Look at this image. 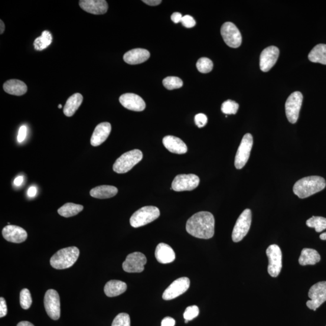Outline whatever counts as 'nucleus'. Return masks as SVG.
<instances>
[{"label":"nucleus","instance_id":"27","mask_svg":"<svg viewBox=\"0 0 326 326\" xmlns=\"http://www.w3.org/2000/svg\"><path fill=\"white\" fill-rule=\"evenodd\" d=\"M83 102V96L80 93L73 94L68 98L64 107V113L67 117L74 115Z\"/></svg>","mask_w":326,"mask_h":326},{"label":"nucleus","instance_id":"44","mask_svg":"<svg viewBox=\"0 0 326 326\" xmlns=\"http://www.w3.org/2000/svg\"><path fill=\"white\" fill-rule=\"evenodd\" d=\"M182 17H183V16H182L181 13L175 12L172 15L171 19L174 23L177 24L178 22H181Z\"/></svg>","mask_w":326,"mask_h":326},{"label":"nucleus","instance_id":"7","mask_svg":"<svg viewBox=\"0 0 326 326\" xmlns=\"http://www.w3.org/2000/svg\"><path fill=\"white\" fill-rule=\"evenodd\" d=\"M253 145V138L250 133H246L241 141L235 156L234 165L237 169H242L247 164Z\"/></svg>","mask_w":326,"mask_h":326},{"label":"nucleus","instance_id":"34","mask_svg":"<svg viewBox=\"0 0 326 326\" xmlns=\"http://www.w3.org/2000/svg\"><path fill=\"white\" fill-rule=\"evenodd\" d=\"M197 67L202 73H209L213 68V62L207 58H201L197 62Z\"/></svg>","mask_w":326,"mask_h":326},{"label":"nucleus","instance_id":"37","mask_svg":"<svg viewBox=\"0 0 326 326\" xmlns=\"http://www.w3.org/2000/svg\"><path fill=\"white\" fill-rule=\"evenodd\" d=\"M112 326H130L129 315L126 313H120L114 319Z\"/></svg>","mask_w":326,"mask_h":326},{"label":"nucleus","instance_id":"8","mask_svg":"<svg viewBox=\"0 0 326 326\" xmlns=\"http://www.w3.org/2000/svg\"><path fill=\"white\" fill-rule=\"evenodd\" d=\"M303 97L302 93L295 91L289 96L285 104L287 119L291 123L297 122L301 111Z\"/></svg>","mask_w":326,"mask_h":326},{"label":"nucleus","instance_id":"26","mask_svg":"<svg viewBox=\"0 0 326 326\" xmlns=\"http://www.w3.org/2000/svg\"><path fill=\"white\" fill-rule=\"evenodd\" d=\"M118 193V189L112 185H100L91 189V197L98 199H107L113 198Z\"/></svg>","mask_w":326,"mask_h":326},{"label":"nucleus","instance_id":"48","mask_svg":"<svg viewBox=\"0 0 326 326\" xmlns=\"http://www.w3.org/2000/svg\"><path fill=\"white\" fill-rule=\"evenodd\" d=\"M17 326H34V325L29 321H21L19 322Z\"/></svg>","mask_w":326,"mask_h":326},{"label":"nucleus","instance_id":"28","mask_svg":"<svg viewBox=\"0 0 326 326\" xmlns=\"http://www.w3.org/2000/svg\"><path fill=\"white\" fill-rule=\"evenodd\" d=\"M320 260V255L317 251L311 249H304L302 251L298 262L302 266L314 265Z\"/></svg>","mask_w":326,"mask_h":326},{"label":"nucleus","instance_id":"2","mask_svg":"<svg viewBox=\"0 0 326 326\" xmlns=\"http://www.w3.org/2000/svg\"><path fill=\"white\" fill-rule=\"evenodd\" d=\"M326 185L325 179L319 176H311L300 179L293 185V191L300 198L304 199L323 190Z\"/></svg>","mask_w":326,"mask_h":326},{"label":"nucleus","instance_id":"12","mask_svg":"<svg viewBox=\"0 0 326 326\" xmlns=\"http://www.w3.org/2000/svg\"><path fill=\"white\" fill-rule=\"evenodd\" d=\"M222 37L226 44L231 48H237L242 44V35L239 29L232 22H227L222 26Z\"/></svg>","mask_w":326,"mask_h":326},{"label":"nucleus","instance_id":"32","mask_svg":"<svg viewBox=\"0 0 326 326\" xmlns=\"http://www.w3.org/2000/svg\"><path fill=\"white\" fill-rule=\"evenodd\" d=\"M306 225L310 228H314L319 233L326 229V218L321 216H312L306 221Z\"/></svg>","mask_w":326,"mask_h":326},{"label":"nucleus","instance_id":"16","mask_svg":"<svg viewBox=\"0 0 326 326\" xmlns=\"http://www.w3.org/2000/svg\"><path fill=\"white\" fill-rule=\"evenodd\" d=\"M279 49L275 46H269L264 49L260 57V68L263 72L271 69L279 57Z\"/></svg>","mask_w":326,"mask_h":326},{"label":"nucleus","instance_id":"5","mask_svg":"<svg viewBox=\"0 0 326 326\" xmlns=\"http://www.w3.org/2000/svg\"><path fill=\"white\" fill-rule=\"evenodd\" d=\"M160 215L157 207L154 206L143 207L136 211L130 218V224L133 228L145 226L152 223Z\"/></svg>","mask_w":326,"mask_h":326},{"label":"nucleus","instance_id":"13","mask_svg":"<svg viewBox=\"0 0 326 326\" xmlns=\"http://www.w3.org/2000/svg\"><path fill=\"white\" fill-rule=\"evenodd\" d=\"M200 181V178L194 174L178 175L172 182V190L176 192L193 191L198 186Z\"/></svg>","mask_w":326,"mask_h":326},{"label":"nucleus","instance_id":"33","mask_svg":"<svg viewBox=\"0 0 326 326\" xmlns=\"http://www.w3.org/2000/svg\"><path fill=\"white\" fill-rule=\"evenodd\" d=\"M163 86L169 90L180 89L183 86L182 80L178 77L169 76L162 80Z\"/></svg>","mask_w":326,"mask_h":326},{"label":"nucleus","instance_id":"51","mask_svg":"<svg viewBox=\"0 0 326 326\" xmlns=\"http://www.w3.org/2000/svg\"><path fill=\"white\" fill-rule=\"evenodd\" d=\"M58 107L60 109L62 108V105H59Z\"/></svg>","mask_w":326,"mask_h":326},{"label":"nucleus","instance_id":"23","mask_svg":"<svg viewBox=\"0 0 326 326\" xmlns=\"http://www.w3.org/2000/svg\"><path fill=\"white\" fill-rule=\"evenodd\" d=\"M155 256L158 262L162 264L170 263L175 259V253L172 248L165 243H159L156 248Z\"/></svg>","mask_w":326,"mask_h":326},{"label":"nucleus","instance_id":"47","mask_svg":"<svg viewBox=\"0 0 326 326\" xmlns=\"http://www.w3.org/2000/svg\"><path fill=\"white\" fill-rule=\"evenodd\" d=\"M24 181V178L22 177V176H19V177H16L14 180V184L16 186H20V185L22 184V182Z\"/></svg>","mask_w":326,"mask_h":326},{"label":"nucleus","instance_id":"43","mask_svg":"<svg viewBox=\"0 0 326 326\" xmlns=\"http://www.w3.org/2000/svg\"><path fill=\"white\" fill-rule=\"evenodd\" d=\"M175 320L171 317H166L161 321V326H175Z\"/></svg>","mask_w":326,"mask_h":326},{"label":"nucleus","instance_id":"49","mask_svg":"<svg viewBox=\"0 0 326 326\" xmlns=\"http://www.w3.org/2000/svg\"><path fill=\"white\" fill-rule=\"evenodd\" d=\"M0 22H0V24H1V25H0V28H1V29H0V34H3L5 30V25L2 19L0 20Z\"/></svg>","mask_w":326,"mask_h":326},{"label":"nucleus","instance_id":"35","mask_svg":"<svg viewBox=\"0 0 326 326\" xmlns=\"http://www.w3.org/2000/svg\"><path fill=\"white\" fill-rule=\"evenodd\" d=\"M239 104L233 100H228L222 105L221 110L226 114H236L239 109Z\"/></svg>","mask_w":326,"mask_h":326},{"label":"nucleus","instance_id":"3","mask_svg":"<svg viewBox=\"0 0 326 326\" xmlns=\"http://www.w3.org/2000/svg\"><path fill=\"white\" fill-rule=\"evenodd\" d=\"M79 254V250L76 247L65 248L52 256L50 265L57 269L69 268L76 262Z\"/></svg>","mask_w":326,"mask_h":326},{"label":"nucleus","instance_id":"20","mask_svg":"<svg viewBox=\"0 0 326 326\" xmlns=\"http://www.w3.org/2000/svg\"><path fill=\"white\" fill-rule=\"evenodd\" d=\"M112 131V125L108 122L99 124L94 129L91 139V145L96 147L102 145L108 138Z\"/></svg>","mask_w":326,"mask_h":326},{"label":"nucleus","instance_id":"29","mask_svg":"<svg viewBox=\"0 0 326 326\" xmlns=\"http://www.w3.org/2000/svg\"><path fill=\"white\" fill-rule=\"evenodd\" d=\"M312 63L326 65V44H318L312 49L308 55Z\"/></svg>","mask_w":326,"mask_h":326},{"label":"nucleus","instance_id":"52","mask_svg":"<svg viewBox=\"0 0 326 326\" xmlns=\"http://www.w3.org/2000/svg\"><path fill=\"white\" fill-rule=\"evenodd\" d=\"M188 321H188V320H185V323H187V322H188Z\"/></svg>","mask_w":326,"mask_h":326},{"label":"nucleus","instance_id":"15","mask_svg":"<svg viewBox=\"0 0 326 326\" xmlns=\"http://www.w3.org/2000/svg\"><path fill=\"white\" fill-rule=\"evenodd\" d=\"M147 263L146 256L142 253L135 252L129 254L123 263V269L129 273H142Z\"/></svg>","mask_w":326,"mask_h":326},{"label":"nucleus","instance_id":"45","mask_svg":"<svg viewBox=\"0 0 326 326\" xmlns=\"http://www.w3.org/2000/svg\"><path fill=\"white\" fill-rule=\"evenodd\" d=\"M37 194V188L35 186L29 187L28 191V195L29 197L33 198L35 197Z\"/></svg>","mask_w":326,"mask_h":326},{"label":"nucleus","instance_id":"9","mask_svg":"<svg viewBox=\"0 0 326 326\" xmlns=\"http://www.w3.org/2000/svg\"><path fill=\"white\" fill-rule=\"evenodd\" d=\"M266 253L269 259V275L273 277H277L282 268V251L277 244H274L267 249Z\"/></svg>","mask_w":326,"mask_h":326},{"label":"nucleus","instance_id":"17","mask_svg":"<svg viewBox=\"0 0 326 326\" xmlns=\"http://www.w3.org/2000/svg\"><path fill=\"white\" fill-rule=\"evenodd\" d=\"M122 105L133 112H142L146 107V103L142 98L133 93L122 94L119 98Z\"/></svg>","mask_w":326,"mask_h":326},{"label":"nucleus","instance_id":"1","mask_svg":"<svg viewBox=\"0 0 326 326\" xmlns=\"http://www.w3.org/2000/svg\"><path fill=\"white\" fill-rule=\"evenodd\" d=\"M214 218L210 212L200 211L189 218L186 230L191 235L200 239H208L214 234Z\"/></svg>","mask_w":326,"mask_h":326},{"label":"nucleus","instance_id":"18","mask_svg":"<svg viewBox=\"0 0 326 326\" xmlns=\"http://www.w3.org/2000/svg\"><path fill=\"white\" fill-rule=\"evenodd\" d=\"M2 234L6 240L12 243H22L28 238V233L23 228L11 225L3 228Z\"/></svg>","mask_w":326,"mask_h":326},{"label":"nucleus","instance_id":"19","mask_svg":"<svg viewBox=\"0 0 326 326\" xmlns=\"http://www.w3.org/2000/svg\"><path fill=\"white\" fill-rule=\"evenodd\" d=\"M79 4L84 11L94 15L105 14L108 9L105 0H80Z\"/></svg>","mask_w":326,"mask_h":326},{"label":"nucleus","instance_id":"38","mask_svg":"<svg viewBox=\"0 0 326 326\" xmlns=\"http://www.w3.org/2000/svg\"><path fill=\"white\" fill-rule=\"evenodd\" d=\"M199 313H200V310H199L197 306L194 305L188 306V307L185 309L184 313V318L185 320H192V319L198 317Z\"/></svg>","mask_w":326,"mask_h":326},{"label":"nucleus","instance_id":"21","mask_svg":"<svg viewBox=\"0 0 326 326\" xmlns=\"http://www.w3.org/2000/svg\"><path fill=\"white\" fill-rule=\"evenodd\" d=\"M165 148L174 154H184L187 152V147L185 143L177 137L168 135L162 139Z\"/></svg>","mask_w":326,"mask_h":326},{"label":"nucleus","instance_id":"6","mask_svg":"<svg viewBox=\"0 0 326 326\" xmlns=\"http://www.w3.org/2000/svg\"><path fill=\"white\" fill-rule=\"evenodd\" d=\"M252 224V211L244 210L238 218L232 233L234 242H239L246 236Z\"/></svg>","mask_w":326,"mask_h":326},{"label":"nucleus","instance_id":"41","mask_svg":"<svg viewBox=\"0 0 326 326\" xmlns=\"http://www.w3.org/2000/svg\"><path fill=\"white\" fill-rule=\"evenodd\" d=\"M27 127L25 125L21 126L18 131V134L17 137V140L18 143H22L25 139L26 136H27Z\"/></svg>","mask_w":326,"mask_h":326},{"label":"nucleus","instance_id":"14","mask_svg":"<svg viewBox=\"0 0 326 326\" xmlns=\"http://www.w3.org/2000/svg\"><path fill=\"white\" fill-rule=\"evenodd\" d=\"M191 281L187 277H181L175 280L163 293L162 298L165 301H171L183 294L190 287Z\"/></svg>","mask_w":326,"mask_h":326},{"label":"nucleus","instance_id":"40","mask_svg":"<svg viewBox=\"0 0 326 326\" xmlns=\"http://www.w3.org/2000/svg\"><path fill=\"white\" fill-rule=\"evenodd\" d=\"M182 24L187 28H194L196 25L195 19L191 15H185L182 19Z\"/></svg>","mask_w":326,"mask_h":326},{"label":"nucleus","instance_id":"36","mask_svg":"<svg viewBox=\"0 0 326 326\" xmlns=\"http://www.w3.org/2000/svg\"><path fill=\"white\" fill-rule=\"evenodd\" d=\"M32 304V299L30 291L28 289H22L20 292V305L24 309L31 308Z\"/></svg>","mask_w":326,"mask_h":326},{"label":"nucleus","instance_id":"31","mask_svg":"<svg viewBox=\"0 0 326 326\" xmlns=\"http://www.w3.org/2000/svg\"><path fill=\"white\" fill-rule=\"evenodd\" d=\"M52 42V35L50 32L45 31L42 32L41 37L35 39L34 47L36 50L42 51L47 48Z\"/></svg>","mask_w":326,"mask_h":326},{"label":"nucleus","instance_id":"10","mask_svg":"<svg viewBox=\"0 0 326 326\" xmlns=\"http://www.w3.org/2000/svg\"><path fill=\"white\" fill-rule=\"evenodd\" d=\"M308 296L311 300L306 303L310 309L314 311L326 301V282H319L309 289Z\"/></svg>","mask_w":326,"mask_h":326},{"label":"nucleus","instance_id":"30","mask_svg":"<svg viewBox=\"0 0 326 326\" xmlns=\"http://www.w3.org/2000/svg\"><path fill=\"white\" fill-rule=\"evenodd\" d=\"M84 209L83 205L74 203H67L59 208L58 212L61 216L65 218H70L76 216Z\"/></svg>","mask_w":326,"mask_h":326},{"label":"nucleus","instance_id":"4","mask_svg":"<svg viewBox=\"0 0 326 326\" xmlns=\"http://www.w3.org/2000/svg\"><path fill=\"white\" fill-rule=\"evenodd\" d=\"M143 158V153L139 149L132 150L123 154L113 165V171L117 174H125L138 164Z\"/></svg>","mask_w":326,"mask_h":326},{"label":"nucleus","instance_id":"25","mask_svg":"<svg viewBox=\"0 0 326 326\" xmlns=\"http://www.w3.org/2000/svg\"><path fill=\"white\" fill-rule=\"evenodd\" d=\"M126 289L127 285L125 282L120 280H112L106 283L104 288V292L109 297H114L122 294Z\"/></svg>","mask_w":326,"mask_h":326},{"label":"nucleus","instance_id":"22","mask_svg":"<svg viewBox=\"0 0 326 326\" xmlns=\"http://www.w3.org/2000/svg\"><path fill=\"white\" fill-rule=\"evenodd\" d=\"M150 57L148 50L143 48H135L124 55L123 60L130 65H137L145 63Z\"/></svg>","mask_w":326,"mask_h":326},{"label":"nucleus","instance_id":"50","mask_svg":"<svg viewBox=\"0 0 326 326\" xmlns=\"http://www.w3.org/2000/svg\"><path fill=\"white\" fill-rule=\"evenodd\" d=\"M319 238H320L321 240H326V232L322 233L321 235L319 236Z\"/></svg>","mask_w":326,"mask_h":326},{"label":"nucleus","instance_id":"42","mask_svg":"<svg viewBox=\"0 0 326 326\" xmlns=\"http://www.w3.org/2000/svg\"><path fill=\"white\" fill-rule=\"evenodd\" d=\"M8 314L7 305L4 298H0V317H5Z\"/></svg>","mask_w":326,"mask_h":326},{"label":"nucleus","instance_id":"46","mask_svg":"<svg viewBox=\"0 0 326 326\" xmlns=\"http://www.w3.org/2000/svg\"><path fill=\"white\" fill-rule=\"evenodd\" d=\"M143 2L149 6H155L161 4L162 2L161 0H144Z\"/></svg>","mask_w":326,"mask_h":326},{"label":"nucleus","instance_id":"24","mask_svg":"<svg viewBox=\"0 0 326 326\" xmlns=\"http://www.w3.org/2000/svg\"><path fill=\"white\" fill-rule=\"evenodd\" d=\"M3 89L11 95L20 96L27 93L28 87L24 82L11 79L6 82L3 85Z\"/></svg>","mask_w":326,"mask_h":326},{"label":"nucleus","instance_id":"11","mask_svg":"<svg viewBox=\"0 0 326 326\" xmlns=\"http://www.w3.org/2000/svg\"><path fill=\"white\" fill-rule=\"evenodd\" d=\"M44 306L48 315L53 320H58L61 316L60 295L54 289H49L44 296Z\"/></svg>","mask_w":326,"mask_h":326},{"label":"nucleus","instance_id":"39","mask_svg":"<svg viewBox=\"0 0 326 326\" xmlns=\"http://www.w3.org/2000/svg\"><path fill=\"white\" fill-rule=\"evenodd\" d=\"M207 120V117L203 113L198 114L195 117V122L198 128H203L206 125Z\"/></svg>","mask_w":326,"mask_h":326}]
</instances>
